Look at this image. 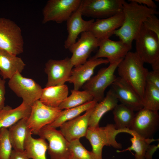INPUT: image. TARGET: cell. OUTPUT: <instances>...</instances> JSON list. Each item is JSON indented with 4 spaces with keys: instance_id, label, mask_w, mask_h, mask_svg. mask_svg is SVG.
I'll list each match as a JSON object with an SVG mask.
<instances>
[{
    "instance_id": "obj_1",
    "label": "cell",
    "mask_w": 159,
    "mask_h": 159,
    "mask_svg": "<svg viewBox=\"0 0 159 159\" xmlns=\"http://www.w3.org/2000/svg\"><path fill=\"white\" fill-rule=\"evenodd\" d=\"M125 1L122 11L124 19L121 26L114 34L132 48L133 41L139 32L145 19L152 14H157L156 9L149 8L132 1Z\"/></svg>"
},
{
    "instance_id": "obj_28",
    "label": "cell",
    "mask_w": 159,
    "mask_h": 159,
    "mask_svg": "<svg viewBox=\"0 0 159 159\" xmlns=\"http://www.w3.org/2000/svg\"><path fill=\"white\" fill-rule=\"evenodd\" d=\"M97 102L93 100L81 105L62 110L55 120L48 125L55 129L59 127L64 123L77 117L83 112L94 107Z\"/></svg>"
},
{
    "instance_id": "obj_22",
    "label": "cell",
    "mask_w": 159,
    "mask_h": 159,
    "mask_svg": "<svg viewBox=\"0 0 159 159\" xmlns=\"http://www.w3.org/2000/svg\"><path fill=\"white\" fill-rule=\"evenodd\" d=\"M118 100L111 88L106 96L95 106L90 117L88 127L95 128L99 127V123L102 116L107 112L113 110L118 104Z\"/></svg>"
},
{
    "instance_id": "obj_26",
    "label": "cell",
    "mask_w": 159,
    "mask_h": 159,
    "mask_svg": "<svg viewBox=\"0 0 159 159\" xmlns=\"http://www.w3.org/2000/svg\"><path fill=\"white\" fill-rule=\"evenodd\" d=\"M28 118L22 119L9 128V137L14 150H24V143L29 130L27 123Z\"/></svg>"
},
{
    "instance_id": "obj_19",
    "label": "cell",
    "mask_w": 159,
    "mask_h": 159,
    "mask_svg": "<svg viewBox=\"0 0 159 159\" xmlns=\"http://www.w3.org/2000/svg\"><path fill=\"white\" fill-rule=\"evenodd\" d=\"M82 1L78 9L66 21L68 35L64 43V47L66 49H68L75 43L80 34L89 31L91 25L95 21L94 19L85 20L82 18Z\"/></svg>"
},
{
    "instance_id": "obj_29",
    "label": "cell",
    "mask_w": 159,
    "mask_h": 159,
    "mask_svg": "<svg viewBox=\"0 0 159 159\" xmlns=\"http://www.w3.org/2000/svg\"><path fill=\"white\" fill-rule=\"evenodd\" d=\"M127 133L131 135L133 137L130 139L132 143L131 146L122 150H118L117 152L120 153L133 150L135 152L134 155L135 159H145L146 151L150 143L159 140V139H155L153 138L148 139L143 138L129 129H128Z\"/></svg>"
},
{
    "instance_id": "obj_4",
    "label": "cell",
    "mask_w": 159,
    "mask_h": 159,
    "mask_svg": "<svg viewBox=\"0 0 159 159\" xmlns=\"http://www.w3.org/2000/svg\"><path fill=\"white\" fill-rule=\"evenodd\" d=\"M37 135L48 141L47 150L51 159H75L69 148V142L60 130L47 125L41 129Z\"/></svg>"
},
{
    "instance_id": "obj_12",
    "label": "cell",
    "mask_w": 159,
    "mask_h": 159,
    "mask_svg": "<svg viewBox=\"0 0 159 159\" xmlns=\"http://www.w3.org/2000/svg\"><path fill=\"white\" fill-rule=\"evenodd\" d=\"M159 126L158 111L143 107L135 114L130 129L143 138H151L158 130Z\"/></svg>"
},
{
    "instance_id": "obj_30",
    "label": "cell",
    "mask_w": 159,
    "mask_h": 159,
    "mask_svg": "<svg viewBox=\"0 0 159 159\" xmlns=\"http://www.w3.org/2000/svg\"><path fill=\"white\" fill-rule=\"evenodd\" d=\"M71 95L61 103L58 108L66 109L82 105L93 100V96L87 91L71 90Z\"/></svg>"
},
{
    "instance_id": "obj_39",
    "label": "cell",
    "mask_w": 159,
    "mask_h": 159,
    "mask_svg": "<svg viewBox=\"0 0 159 159\" xmlns=\"http://www.w3.org/2000/svg\"><path fill=\"white\" fill-rule=\"evenodd\" d=\"M140 5L146 6L149 8L156 9L157 7L155 3L152 0H132Z\"/></svg>"
},
{
    "instance_id": "obj_5",
    "label": "cell",
    "mask_w": 159,
    "mask_h": 159,
    "mask_svg": "<svg viewBox=\"0 0 159 159\" xmlns=\"http://www.w3.org/2000/svg\"><path fill=\"white\" fill-rule=\"evenodd\" d=\"M24 44L19 26L10 19L0 18V48L16 56L23 53Z\"/></svg>"
},
{
    "instance_id": "obj_14",
    "label": "cell",
    "mask_w": 159,
    "mask_h": 159,
    "mask_svg": "<svg viewBox=\"0 0 159 159\" xmlns=\"http://www.w3.org/2000/svg\"><path fill=\"white\" fill-rule=\"evenodd\" d=\"M73 66L69 57L62 60H49L44 68L48 77L46 87L64 84L70 76Z\"/></svg>"
},
{
    "instance_id": "obj_24",
    "label": "cell",
    "mask_w": 159,
    "mask_h": 159,
    "mask_svg": "<svg viewBox=\"0 0 159 159\" xmlns=\"http://www.w3.org/2000/svg\"><path fill=\"white\" fill-rule=\"evenodd\" d=\"M68 88L65 84L43 88L39 100L45 105L53 107H58L67 97Z\"/></svg>"
},
{
    "instance_id": "obj_2",
    "label": "cell",
    "mask_w": 159,
    "mask_h": 159,
    "mask_svg": "<svg viewBox=\"0 0 159 159\" xmlns=\"http://www.w3.org/2000/svg\"><path fill=\"white\" fill-rule=\"evenodd\" d=\"M144 62L136 53L129 51L118 64L117 68L120 77L143 98L148 71Z\"/></svg>"
},
{
    "instance_id": "obj_7",
    "label": "cell",
    "mask_w": 159,
    "mask_h": 159,
    "mask_svg": "<svg viewBox=\"0 0 159 159\" xmlns=\"http://www.w3.org/2000/svg\"><path fill=\"white\" fill-rule=\"evenodd\" d=\"M8 85L17 96L22 99V102L30 106L39 100L43 90L32 79L24 77L18 72L9 79Z\"/></svg>"
},
{
    "instance_id": "obj_31",
    "label": "cell",
    "mask_w": 159,
    "mask_h": 159,
    "mask_svg": "<svg viewBox=\"0 0 159 159\" xmlns=\"http://www.w3.org/2000/svg\"><path fill=\"white\" fill-rule=\"evenodd\" d=\"M142 102L143 107L158 111L159 110V89L146 82Z\"/></svg>"
},
{
    "instance_id": "obj_15",
    "label": "cell",
    "mask_w": 159,
    "mask_h": 159,
    "mask_svg": "<svg viewBox=\"0 0 159 159\" xmlns=\"http://www.w3.org/2000/svg\"><path fill=\"white\" fill-rule=\"evenodd\" d=\"M111 85V88L121 104L134 111H138L143 108L142 98L132 87L120 77L117 78Z\"/></svg>"
},
{
    "instance_id": "obj_38",
    "label": "cell",
    "mask_w": 159,
    "mask_h": 159,
    "mask_svg": "<svg viewBox=\"0 0 159 159\" xmlns=\"http://www.w3.org/2000/svg\"><path fill=\"white\" fill-rule=\"evenodd\" d=\"M159 145H150L148 147L145 155V159H152V156L155 151L159 148Z\"/></svg>"
},
{
    "instance_id": "obj_17",
    "label": "cell",
    "mask_w": 159,
    "mask_h": 159,
    "mask_svg": "<svg viewBox=\"0 0 159 159\" xmlns=\"http://www.w3.org/2000/svg\"><path fill=\"white\" fill-rule=\"evenodd\" d=\"M95 106L87 110L83 115L67 121L59 127L60 130L68 141L80 140L85 137L90 117Z\"/></svg>"
},
{
    "instance_id": "obj_18",
    "label": "cell",
    "mask_w": 159,
    "mask_h": 159,
    "mask_svg": "<svg viewBox=\"0 0 159 159\" xmlns=\"http://www.w3.org/2000/svg\"><path fill=\"white\" fill-rule=\"evenodd\" d=\"M109 63L107 59L91 57L84 63L72 69L67 82L73 84L74 90H79L92 77L97 66Z\"/></svg>"
},
{
    "instance_id": "obj_34",
    "label": "cell",
    "mask_w": 159,
    "mask_h": 159,
    "mask_svg": "<svg viewBox=\"0 0 159 159\" xmlns=\"http://www.w3.org/2000/svg\"><path fill=\"white\" fill-rule=\"evenodd\" d=\"M147 29L155 34L159 38V19L155 14H152L147 17L143 23Z\"/></svg>"
},
{
    "instance_id": "obj_3",
    "label": "cell",
    "mask_w": 159,
    "mask_h": 159,
    "mask_svg": "<svg viewBox=\"0 0 159 159\" xmlns=\"http://www.w3.org/2000/svg\"><path fill=\"white\" fill-rule=\"evenodd\" d=\"M121 132H124L123 129H116L114 124H110L104 127H88L85 137L90 142L92 151L97 158L102 159V150L105 146H112L117 149L122 148L121 144L116 140V135Z\"/></svg>"
},
{
    "instance_id": "obj_37",
    "label": "cell",
    "mask_w": 159,
    "mask_h": 159,
    "mask_svg": "<svg viewBox=\"0 0 159 159\" xmlns=\"http://www.w3.org/2000/svg\"><path fill=\"white\" fill-rule=\"evenodd\" d=\"M5 83V80L0 78V110L5 106V95L6 93Z\"/></svg>"
},
{
    "instance_id": "obj_11",
    "label": "cell",
    "mask_w": 159,
    "mask_h": 159,
    "mask_svg": "<svg viewBox=\"0 0 159 159\" xmlns=\"http://www.w3.org/2000/svg\"><path fill=\"white\" fill-rule=\"evenodd\" d=\"M124 0H82V15L97 19L109 17L122 11Z\"/></svg>"
},
{
    "instance_id": "obj_36",
    "label": "cell",
    "mask_w": 159,
    "mask_h": 159,
    "mask_svg": "<svg viewBox=\"0 0 159 159\" xmlns=\"http://www.w3.org/2000/svg\"><path fill=\"white\" fill-rule=\"evenodd\" d=\"M9 159H29L24 150H12Z\"/></svg>"
},
{
    "instance_id": "obj_25",
    "label": "cell",
    "mask_w": 159,
    "mask_h": 159,
    "mask_svg": "<svg viewBox=\"0 0 159 159\" xmlns=\"http://www.w3.org/2000/svg\"><path fill=\"white\" fill-rule=\"evenodd\" d=\"M32 133L29 130L24 145V149L29 159H47L46 152L48 144L45 140L40 138H33Z\"/></svg>"
},
{
    "instance_id": "obj_41",
    "label": "cell",
    "mask_w": 159,
    "mask_h": 159,
    "mask_svg": "<svg viewBox=\"0 0 159 159\" xmlns=\"http://www.w3.org/2000/svg\"></svg>"
},
{
    "instance_id": "obj_20",
    "label": "cell",
    "mask_w": 159,
    "mask_h": 159,
    "mask_svg": "<svg viewBox=\"0 0 159 159\" xmlns=\"http://www.w3.org/2000/svg\"><path fill=\"white\" fill-rule=\"evenodd\" d=\"M124 19L122 10L109 17L97 19L91 25L89 31L99 40L109 38L121 26Z\"/></svg>"
},
{
    "instance_id": "obj_6",
    "label": "cell",
    "mask_w": 159,
    "mask_h": 159,
    "mask_svg": "<svg viewBox=\"0 0 159 159\" xmlns=\"http://www.w3.org/2000/svg\"><path fill=\"white\" fill-rule=\"evenodd\" d=\"M122 59L110 63L108 67L101 69L96 75L92 77L82 87L84 90L88 92L93 96L94 100L99 102L104 98L105 89L117 78L114 74L115 72Z\"/></svg>"
},
{
    "instance_id": "obj_21",
    "label": "cell",
    "mask_w": 159,
    "mask_h": 159,
    "mask_svg": "<svg viewBox=\"0 0 159 159\" xmlns=\"http://www.w3.org/2000/svg\"><path fill=\"white\" fill-rule=\"evenodd\" d=\"M25 65L21 58L0 48V74L3 79H10L17 72L21 73Z\"/></svg>"
},
{
    "instance_id": "obj_23",
    "label": "cell",
    "mask_w": 159,
    "mask_h": 159,
    "mask_svg": "<svg viewBox=\"0 0 159 159\" xmlns=\"http://www.w3.org/2000/svg\"><path fill=\"white\" fill-rule=\"evenodd\" d=\"M31 110V106L23 102L14 109L8 105L5 106L0 110V129L9 128L22 119L28 117Z\"/></svg>"
},
{
    "instance_id": "obj_27",
    "label": "cell",
    "mask_w": 159,
    "mask_h": 159,
    "mask_svg": "<svg viewBox=\"0 0 159 159\" xmlns=\"http://www.w3.org/2000/svg\"><path fill=\"white\" fill-rule=\"evenodd\" d=\"M134 112L122 104H118L112 112L115 128L117 130L130 129L135 118Z\"/></svg>"
},
{
    "instance_id": "obj_9",
    "label": "cell",
    "mask_w": 159,
    "mask_h": 159,
    "mask_svg": "<svg viewBox=\"0 0 159 159\" xmlns=\"http://www.w3.org/2000/svg\"><path fill=\"white\" fill-rule=\"evenodd\" d=\"M134 40L135 52L144 63L151 65L159 59V38L143 24Z\"/></svg>"
},
{
    "instance_id": "obj_8",
    "label": "cell",
    "mask_w": 159,
    "mask_h": 159,
    "mask_svg": "<svg viewBox=\"0 0 159 159\" xmlns=\"http://www.w3.org/2000/svg\"><path fill=\"white\" fill-rule=\"evenodd\" d=\"M82 0H49L42 10V23L66 21L80 7Z\"/></svg>"
},
{
    "instance_id": "obj_32",
    "label": "cell",
    "mask_w": 159,
    "mask_h": 159,
    "mask_svg": "<svg viewBox=\"0 0 159 159\" xmlns=\"http://www.w3.org/2000/svg\"><path fill=\"white\" fill-rule=\"evenodd\" d=\"M69 147L75 159H97L92 151L88 150L83 146L79 139L69 142Z\"/></svg>"
},
{
    "instance_id": "obj_33",
    "label": "cell",
    "mask_w": 159,
    "mask_h": 159,
    "mask_svg": "<svg viewBox=\"0 0 159 159\" xmlns=\"http://www.w3.org/2000/svg\"><path fill=\"white\" fill-rule=\"evenodd\" d=\"M12 147L9 137L8 129H0V159H9Z\"/></svg>"
},
{
    "instance_id": "obj_13",
    "label": "cell",
    "mask_w": 159,
    "mask_h": 159,
    "mask_svg": "<svg viewBox=\"0 0 159 159\" xmlns=\"http://www.w3.org/2000/svg\"><path fill=\"white\" fill-rule=\"evenodd\" d=\"M99 42L90 31L82 33L78 41L68 49L72 54L70 60L73 66L85 63L91 52L99 47Z\"/></svg>"
},
{
    "instance_id": "obj_10",
    "label": "cell",
    "mask_w": 159,
    "mask_h": 159,
    "mask_svg": "<svg viewBox=\"0 0 159 159\" xmlns=\"http://www.w3.org/2000/svg\"><path fill=\"white\" fill-rule=\"evenodd\" d=\"M31 107L27 123L29 130L34 135H37L42 127L54 122L62 110L58 107L47 106L39 100L34 102Z\"/></svg>"
},
{
    "instance_id": "obj_16",
    "label": "cell",
    "mask_w": 159,
    "mask_h": 159,
    "mask_svg": "<svg viewBox=\"0 0 159 159\" xmlns=\"http://www.w3.org/2000/svg\"><path fill=\"white\" fill-rule=\"evenodd\" d=\"M96 54L92 57H106L110 63L123 59L131 49L120 40L114 41L109 38L100 40Z\"/></svg>"
},
{
    "instance_id": "obj_40",
    "label": "cell",
    "mask_w": 159,
    "mask_h": 159,
    "mask_svg": "<svg viewBox=\"0 0 159 159\" xmlns=\"http://www.w3.org/2000/svg\"><path fill=\"white\" fill-rule=\"evenodd\" d=\"M151 65L153 71L159 72V59L156 60Z\"/></svg>"
},
{
    "instance_id": "obj_35",
    "label": "cell",
    "mask_w": 159,
    "mask_h": 159,
    "mask_svg": "<svg viewBox=\"0 0 159 159\" xmlns=\"http://www.w3.org/2000/svg\"><path fill=\"white\" fill-rule=\"evenodd\" d=\"M146 82L159 89V72L148 71L146 76Z\"/></svg>"
}]
</instances>
